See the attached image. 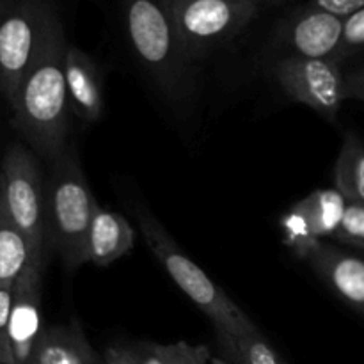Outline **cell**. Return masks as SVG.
Segmentation results:
<instances>
[{
  "instance_id": "1",
  "label": "cell",
  "mask_w": 364,
  "mask_h": 364,
  "mask_svg": "<svg viewBox=\"0 0 364 364\" xmlns=\"http://www.w3.org/2000/svg\"><path fill=\"white\" fill-rule=\"evenodd\" d=\"M68 39L53 0L46 6L34 59L11 103L13 123L32 151L53 162L70 144V102L66 92Z\"/></svg>"
},
{
  "instance_id": "2",
  "label": "cell",
  "mask_w": 364,
  "mask_h": 364,
  "mask_svg": "<svg viewBox=\"0 0 364 364\" xmlns=\"http://www.w3.org/2000/svg\"><path fill=\"white\" fill-rule=\"evenodd\" d=\"M124 27L135 57L155 87L171 102L194 91V63L187 57L169 0H121Z\"/></svg>"
},
{
  "instance_id": "3",
  "label": "cell",
  "mask_w": 364,
  "mask_h": 364,
  "mask_svg": "<svg viewBox=\"0 0 364 364\" xmlns=\"http://www.w3.org/2000/svg\"><path fill=\"white\" fill-rule=\"evenodd\" d=\"M46 181V240L68 270L87 263V237L96 199L70 148L55 159Z\"/></svg>"
},
{
  "instance_id": "4",
  "label": "cell",
  "mask_w": 364,
  "mask_h": 364,
  "mask_svg": "<svg viewBox=\"0 0 364 364\" xmlns=\"http://www.w3.org/2000/svg\"><path fill=\"white\" fill-rule=\"evenodd\" d=\"M135 217L149 251L162 263L166 272L173 277L180 290L212 320L217 331H226L235 336L259 333L251 318L206 276L205 270L196 265L178 247L166 228L153 213H149V210H146L144 206H135Z\"/></svg>"
},
{
  "instance_id": "5",
  "label": "cell",
  "mask_w": 364,
  "mask_h": 364,
  "mask_svg": "<svg viewBox=\"0 0 364 364\" xmlns=\"http://www.w3.org/2000/svg\"><path fill=\"white\" fill-rule=\"evenodd\" d=\"M0 194L31 245V259H46V183L36 153L23 144H11L4 155Z\"/></svg>"
},
{
  "instance_id": "6",
  "label": "cell",
  "mask_w": 364,
  "mask_h": 364,
  "mask_svg": "<svg viewBox=\"0 0 364 364\" xmlns=\"http://www.w3.org/2000/svg\"><path fill=\"white\" fill-rule=\"evenodd\" d=\"M174 27L192 63L240 34L256 18L251 0H169Z\"/></svg>"
},
{
  "instance_id": "7",
  "label": "cell",
  "mask_w": 364,
  "mask_h": 364,
  "mask_svg": "<svg viewBox=\"0 0 364 364\" xmlns=\"http://www.w3.org/2000/svg\"><path fill=\"white\" fill-rule=\"evenodd\" d=\"M50 0H0V95L13 103L34 59Z\"/></svg>"
},
{
  "instance_id": "8",
  "label": "cell",
  "mask_w": 364,
  "mask_h": 364,
  "mask_svg": "<svg viewBox=\"0 0 364 364\" xmlns=\"http://www.w3.org/2000/svg\"><path fill=\"white\" fill-rule=\"evenodd\" d=\"M272 73L291 102L309 107L329 123H338V114L345 102L341 63L284 55L274 64Z\"/></svg>"
},
{
  "instance_id": "9",
  "label": "cell",
  "mask_w": 364,
  "mask_h": 364,
  "mask_svg": "<svg viewBox=\"0 0 364 364\" xmlns=\"http://www.w3.org/2000/svg\"><path fill=\"white\" fill-rule=\"evenodd\" d=\"M347 199L336 188H322L295 203L283 217V240L299 258L326 237H334L343 220Z\"/></svg>"
},
{
  "instance_id": "10",
  "label": "cell",
  "mask_w": 364,
  "mask_h": 364,
  "mask_svg": "<svg viewBox=\"0 0 364 364\" xmlns=\"http://www.w3.org/2000/svg\"><path fill=\"white\" fill-rule=\"evenodd\" d=\"M46 259H31L13 284L9 340L14 364L31 363L32 352L43 333L41 287Z\"/></svg>"
},
{
  "instance_id": "11",
  "label": "cell",
  "mask_w": 364,
  "mask_h": 364,
  "mask_svg": "<svg viewBox=\"0 0 364 364\" xmlns=\"http://www.w3.org/2000/svg\"><path fill=\"white\" fill-rule=\"evenodd\" d=\"M343 23L345 18L306 4L284 23L281 43L287 46L288 55L340 63Z\"/></svg>"
},
{
  "instance_id": "12",
  "label": "cell",
  "mask_w": 364,
  "mask_h": 364,
  "mask_svg": "<svg viewBox=\"0 0 364 364\" xmlns=\"http://www.w3.org/2000/svg\"><path fill=\"white\" fill-rule=\"evenodd\" d=\"M301 259L336 291L338 297L364 316V259L323 242L313 245Z\"/></svg>"
},
{
  "instance_id": "13",
  "label": "cell",
  "mask_w": 364,
  "mask_h": 364,
  "mask_svg": "<svg viewBox=\"0 0 364 364\" xmlns=\"http://www.w3.org/2000/svg\"><path fill=\"white\" fill-rule=\"evenodd\" d=\"M66 92L70 110L82 123H98L103 116V80L96 60L78 46L68 43L66 60Z\"/></svg>"
},
{
  "instance_id": "14",
  "label": "cell",
  "mask_w": 364,
  "mask_h": 364,
  "mask_svg": "<svg viewBox=\"0 0 364 364\" xmlns=\"http://www.w3.org/2000/svg\"><path fill=\"white\" fill-rule=\"evenodd\" d=\"M134 244L135 233L130 223L121 213L96 203L87 237V263L103 269L128 255Z\"/></svg>"
},
{
  "instance_id": "15",
  "label": "cell",
  "mask_w": 364,
  "mask_h": 364,
  "mask_svg": "<svg viewBox=\"0 0 364 364\" xmlns=\"http://www.w3.org/2000/svg\"><path fill=\"white\" fill-rule=\"evenodd\" d=\"M28 364H105L77 322L45 327Z\"/></svg>"
},
{
  "instance_id": "16",
  "label": "cell",
  "mask_w": 364,
  "mask_h": 364,
  "mask_svg": "<svg viewBox=\"0 0 364 364\" xmlns=\"http://www.w3.org/2000/svg\"><path fill=\"white\" fill-rule=\"evenodd\" d=\"M334 188L347 203L364 205V142L347 134L334 164Z\"/></svg>"
},
{
  "instance_id": "17",
  "label": "cell",
  "mask_w": 364,
  "mask_h": 364,
  "mask_svg": "<svg viewBox=\"0 0 364 364\" xmlns=\"http://www.w3.org/2000/svg\"><path fill=\"white\" fill-rule=\"evenodd\" d=\"M31 262V245L9 217L0 194V287H11Z\"/></svg>"
},
{
  "instance_id": "18",
  "label": "cell",
  "mask_w": 364,
  "mask_h": 364,
  "mask_svg": "<svg viewBox=\"0 0 364 364\" xmlns=\"http://www.w3.org/2000/svg\"><path fill=\"white\" fill-rule=\"evenodd\" d=\"M217 343L226 359L233 364H284L259 333L235 336L226 331H217Z\"/></svg>"
},
{
  "instance_id": "19",
  "label": "cell",
  "mask_w": 364,
  "mask_h": 364,
  "mask_svg": "<svg viewBox=\"0 0 364 364\" xmlns=\"http://www.w3.org/2000/svg\"><path fill=\"white\" fill-rule=\"evenodd\" d=\"M333 238L341 244L364 249V205L348 203L343 220H341L340 228Z\"/></svg>"
},
{
  "instance_id": "20",
  "label": "cell",
  "mask_w": 364,
  "mask_h": 364,
  "mask_svg": "<svg viewBox=\"0 0 364 364\" xmlns=\"http://www.w3.org/2000/svg\"><path fill=\"white\" fill-rule=\"evenodd\" d=\"M364 50V7L345 18L343 38H341V48L338 59L345 60Z\"/></svg>"
},
{
  "instance_id": "21",
  "label": "cell",
  "mask_w": 364,
  "mask_h": 364,
  "mask_svg": "<svg viewBox=\"0 0 364 364\" xmlns=\"http://www.w3.org/2000/svg\"><path fill=\"white\" fill-rule=\"evenodd\" d=\"M11 304H13V284L0 287V358H2L4 364H14L9 340Z\"/></svg>"
},
{
  "instance_id": "22",
  "label": "cell",
  "mask_w": 364,
  "mask_h": 364,
  "mask_svg": "<svg viewBox=\"0 0 364 364\" xmlns=\"http://www.w3.org/2000/svg\"><path fill=\"white\" fill-rule=\"evenodd\" d=\"M171 364H210L212 354L206 345H191L187 341H176L167 345Z\"/></svg>"
},
{
  "instance_id": "23",
  "label": "cell",
  "mask_w": 364,
  "mask_h": 364,
  "mask_svg": "<svg viewBox=\"0 0 364 364\" xmlns=\"http://www.w3.org/2000/svg\"><path fill=\"white\" fill-rule=\"evenodd\" d=\"M132 358L137 364H171L167 345L151 343V341H137L128 345Z\"/></svg>"
},
{
  "instance_id": "24",
  "label": "cell",
  "mask_w": 364,
  "mask_h": 364,
  "mask_svg": "<svg viewBox=\"0 0 364 364\" xmlns=\"http://www.w3.org/2000/svg\"><path fill=\"white\" fill-rule=\"evenodd\" d=\"M308 6L318 7L340 18H347L364 7V0H309Z\"/></svg>"
},
{
  "instance_id": "25",
  "label": "cell",
  "mask_w": 364,
  "mask_h": 364,
  "mask_svg": "<svg viewBox=\"0 0 364 364\" xmlns=\"http://www.w3.org/2000/svg\"><path fill=\"white\" fill-rule=\"evenodd\" d=\"M345 100L364 102V68L345 73Z\"/></svg>"
},
{
  "instance_id": "26",
  "label": "cell",
  "mask_w": 364,
  "mask_h": 364,
  "mask_svg": "<svg viewBox=\"0 0 364 364\" xmlns=\"http://www.w3.org/2000/svg\"><path fill=\"white\" fill-rule=\"evenodd\" d=\"M105 364H137L132 358V352L128 345H112L103 354Z\"/></svg>"
},
{
  "instance_id": "27",
  "label": "cell",
  "mask_w": 364,
  "mask_h": 364,
  "mask_svg": "<svg viewBox=\"0 0 364 364\" xmlns=\"http://www.w3.org/2000/svg\"><path fill=\"white\" fill-rule=\"evenodd\" d=\"M210 364H233V363H230V361H228V359L215 358V355H212V361H210Z\"/></svg>"
},
{
  "instance_id": "28",
  "label": "cell",
  "mask_w": 364,
  "mask_h": 364,
  "mask_svg": "<svg viewBox=\"0 0 364 364\" xmlns=\"http://www.w3.org/2000/svg\"><path fill=\"white\" fill-rule=\"evenodd\" d=\"M251 2H256V4H263V2H269V4H276V2H283V0H251Z\"/></svg>"
},
{
  "instance_id": "29",
  "label": "cell",
  "mask_w": 364,
  "mask_h": 364,
  "mask_svg": "<svg viewBox=\"0 0 364 364\" xmlns=\"http://www.w3.org/2000/svg\"><path fill=\"white\" fill-rule=\"evenodd\" d=\"M0 364H4V363H2V358H0Z\"/></svg>"
}]
</instances>
